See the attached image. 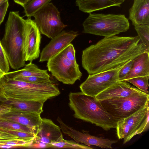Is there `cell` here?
<instances>
[{"label": "cell", "mask_w": 149, "mask_h": 149, "mask_svg": "<svg viewBox=\"0 0 149 149\" xmlns=\"http://www.w3.org/2000/svg\"><path fill=\"white\" fill-rule=\"evenodd\" d=\"M14 80L33 83H49L52 82L50 79L36 77H18Z\"/></svg>", "instance_id": "obj_29"}, {"label": "cell", "mask_w": 149, "mask_h": 149, "mask_svg": "<svg viewBox=\"0 0 149 149\" xmlns=\"http://www.w3.org/2000/svg\"><path fill=\"white\" fill-rule=\"evenodd\" d=\"M17 139H22L26 141L17 136L0 131V141Z\"/></svg>", "instance_id": "obj_32"}, {"label": "cell", "mask_w": 149, "mask_h": 149, "mask_svg": "<svg viewBox=\"0 0 149 149\" xmlns=\"http://www.w3.org/2000/svg\"><path fill=\"white\" fill-rule=\"evenodd\" d=\"M89 14L83 23L84 33L109 37L129 29L128 19L125 15Z\"/></svg>", "instance_id": "obj_6"}, {"label": "cell", "mask_w": 149, "mask_h": 149, "mask_svg": "<svg viewBox=\"0 0 149 149\" xmlns=\"http://www.w3.org/2000/svg\"><path fill=\"white\" fill-rule=\"evenodd\" d=\"M0 127L8 129L24 132L36 135L33 130L22 124L11 121L0 120Z\"/></svg>", "instance_id": "obj_24"}, {"label": "cell", "mask_w": 149, "mask_h": 149, "mask_svg": "<svg viewBox=\"0 0 149 149\" xmlns=\"http://www.w3.org/2000/svg\"><path fill=\"white\" fill-rule=\"evenodd\" d=\"M52 0H29L23 6L25 15L28 17H33L38 10Z\"/></svg>", "instance_id": "obj_22"}, {"label": "cell", "mask_w": 149, "mask_h": 149, "mask_svg": "<svg viewBox=\"0 0 149 149\" xmlns=\"http://www.w3.org/2000/svg\"><path fill=\"white\" fill-rule=\"evenodd\" d=\"M14 1L16 3L19 4L22 7L29 0H14Z\"/></svg>", "instance_id": "obj_34"}, {"label": "cell", "mask_w": 149, "mask_h": 149, "mask_svg": "<svg viewBox=\"0 0 149 149\" xmlns=\"http://www.w3.org/2000/svg\"><path fill=\"white\" fill-rule=\"evenodd\" d=\"M141 91L128 82L119 81L102 91L96 97L99 101L109 99L124 97Z\"/></svg>", "instance_id": "obj_15"}, {"label": "cell", "mask_w": 149, "mask_h": 149, "mask_svg": "<svg viewBox=\"0 0 149 149\" xmlns=\"http://www.w3.org/2000/svg\"><path fill=\"white\" fill-rule=\"evenodd\" d=\"M62 134L61 129L51 119L42 118L41 123L32 143L29 147L35 144L46 148V146L56 141Z\"/></svg>", "instance_id": "obj_13"}, {"label": "cell", "mask_w": 149, "mask_h": 149, "mask_svg": "<svg viewBox=\"0 0 149 149\" xmlns=\"http://www.w3.org/2000/svg\"><path fill=\"white\" fill-rule=\"evenodd\" d=\"M24 36V47L26 61L32 62L39 57L41 36L34 20L27 19Z\"/></svg>", "instance_id": "obj_11"}, {"label": "cell", "mask_w": 149, "mask_h": 149, "mask_svg": "<svg viewBox=\"0 0 149 149\" xmlns=\"http://www.w3.org/2000/svg\"></svg>", "instance_id": "obj_40"}, {"label": "cell", "mask_w": 149, "mask_h": 149, "mask_svg": "<svg viewBox=\"0 0 149 149\" xmlns=\"http://www.w3.org/2000/svg\"><path fill=\"white\" fill-rule=\"evenodd\" d=\"M133 59L131 60L126 63L121 69L119 74V81H123L132 67Z\"/></svg>", "instance_id": "obj_30"}, {"label": "cell", "mask_w": 149, "mask_h": 149, "mask_svg": "<svg viewBox=\"0 0 149 149\" xmlns=\"http://www.w3.org/2000/svg\"><path fill=\"white\" fill-rule=\"evenodd\" d=\"M0 131L17 136L26 141H33L36 135L22 131L10 130L0 127Z\"/></svg>", "instance_id": "obj_26"}, {"label": "cell", "mask_w": 149, "mask_h": 149, "mask_svg": "<svg viewBox=\"0 0 149 149\" xmlns=\"http://www.w3.org/2000/svg\"><path fill=\"white\" fill-rule=\"evenodd\" d=\"M123 66L118 68L89 74L87 79L79 86L81 92L87 95L96 97L119 81V72Z\"/></svg>", "instance_id": "obj_9"}, {"label": "cell", "mask_w": 149, "mask_h": 149, "mask_svg": "<svg viewBox=\"0 0 149 149\" xmlns=\"http://www.w3.org/2000/svg\"><path fill=\"white\" fill-rule=\"evenodd\" d=\"M100 101L109 113L119 120L148 105L149 94L141 91L127 97Z\"/></svg>", "instance_id": "obj_7"}, {"label": "cell", "mask_w": 149, "mask_h": 149, "mask_svg": "<svg viewBox=\"0 0 149 149\" xmlns=\"http://www.w3.org/2000/svg\"><path fill=\"white\" fill-rule=\"evenodd\" d=\"M69 105L74 112V117L91 123L108 131L116 128L119 120L109 113L95 97L82 92H71Z\"/></svg>", "instance_id": "obj_2"}, {"label": "cell", "mask_w": 149, "mask_h": 149, "mask_svg": "<svg viewBox=\"0 0 149 149\" xmlns=\"http://www.w3.org/2000/svg\"><path fill=\"white\" fill-rule=\"evenodd\" d=\"M149 111L147 112L144 119L134 133V136L137 134H140L148 129L149 127Z\"/></svg>", "instance_id": "obj_31"}, {"label": "cell", "mask_w": 149, "mask_h": 149, "mask_svg": "<svg viewBox=\"0 0 149 149\" xmlns=\"http://www.w3.org/2000/svg\"><path fill=\"white\" fill-rule=\"evenodd\" d=\"M5 97V95L3 91H0V99H2Z\"/></svg>", "instance_id": "obj_35"}, {"label": "cell", "mask_w": 149, "mask_h": 149, "mask_svg": "<svg viewBox=\"0 0 149 149\" xmlns=\"http://www.w3.org/2000/svg\"><path fill=\"white\" fill-rule=\"evenodd\" d=\"M77 31H62L51 40L42 49L39 61H48L69 44L78 35Z\"/></svg>", "instance_id": "obj_12"}, {"label": "cell", "mask_w": 149, "mask_h": 149, "mask_svg": "<svg viewBox=\"0 0 149 149\" xmlns=\"http://www.w3.org/2000/svg\"><path fill=\"white\" fill-rule=\"evenodd\" d=\"M147 76H149V52H144L133 59L132 68L123 81Z\"/></svg>", "instance_id": "obj_18"}, {"label": "cell", "mask_w": 149, "mask_h": 149, "mask_svg": "<svg viewBox=\"0 0 149 149\" xmlns=\"http://www.w3.org/2000/svg\"><path fill=\"white\" fill-rule=\"evenodd\" d=\"M41 119L40 114L12 109L0 117V120L22 124L33 130L36 133Z\"/></svg>", "instance_id": "obj_14"}, {"label": "cell", "mask_w": 149, "mask_h": 149, "mask_svg": "<svg viewBox=\"0 0 149 149\" xmlns=\"http://www.w3.org/2000/svg\"><path fill=\"white\" fill-rule=\"evenodd\" d=\"M27 23V19L20 16L18 11L10 12L1 41L10 67L14 70L25 65L24 36Z\"/></svg>", "instance_id": "obj_3"}, {"label": "cell", "mask_w": 149, "mask_h": 149, "mask_svg": "<svg viewBox=\"0 0 149 149\" xmlns=\"http://www.w3.org/2000/svg\"><path fill=\"white\" fill-rule=\"evenodd\" d=\"M129 12L128 19L134 26L149 25V0H134Z\"/></svg>", "instance_id": "obj_16"}, {"label": "cell", "mask_w": 149, "mask_h": 149, "mask_svg": "<svg viewBox=\"0 0 149 149\" xmlns=\"http://www.w3.org/2000/svg\"><path fill=\"white\" fill-rule=\"evenodd\" d=\"M8 6V1L0 5V25L3 20Z\"/></svg>", "instance_id": "obj_33"}, {"label": "cell", "mask_w": 149, "mask_h": 149, "mask_svg": "<svg viewBox=\"0 0 149 149\" xmlns=\"http://www.w3.org/2000/svg\"><path fill=\"white\" fill-rule=\"evenodd\" d=\"M149 76H147L131 78L125 81L132 84L141 91L149 94Z\"/></svg>", "instance_id": "obj_25"}, {"label": "cell", "mask_w": 149, "mask_h": 149, "mask_svg": "<svg viewBox=\"0 0 149 149\" xmlns=\"http://www.w3.org/2000/svg\"><path fill=\"white\" fill-rule=\"evenodd\" d=\"M33 17L40 33L51 39L58 35L66 26L61 21L59 11L51 3L46 4Z\"/></svg>", "instance_id": "obj_8"}, {"label": "cell", "mask_w": 149, "mask_h": 149, "mask_svg": "<svg viewBox=\"0 0 149 149\" xmlns=\"http://www.w3.org/2000/svg\"><path fill=\"white\" fill-rule=\"evenodd\" d=\"M33 141H26L22 139L0 141L1 145H9L19 147H29Z\"/></svg>", "instance_id": "obj_28"}, {"label": "cell", "mask_w": 149, "mask_h": 149, "mask_svg": "<svg viewBox=\"0 0 149 149\" xmlns=\"http://www.w3.org/2000/svg\"><path fill=\"white\" fill-rule=\"evenodd\" d=\"M4 76L8 79H14L15 78L26 77H36L50 79V76L47 70L39 68L32 62L25 64L22 69L12 72H8Z\"/></svg>", "instance_id": "obj_19"}, {"label": "cell", "mask_w": 149, "mask_h": 149, "mask_svg": "<svg viewBox=\"0 0 149 149\" xmlns=\"http://www.w3.org/2000/svg\"><path fill=\"white\" fill-rule=\"evenodd\" d=\"M5 101L6 100H4L0 99V102H5Z\"/></svg>", "instance_id": "obj_39"}, {"label": "cell", "mask_w": 149, "mask_h": 149, "mask_svg": "<svg viewBox=\"0 0 149 149\" xmlns=\"http://www.w3.org/2000/svg\"><path fill=\"white\" fill-rule=\"evenodd\" d=\"M0 91H4L1 81V78H0Z\"/></svg>", "instance_id": "obj_36"}, {"label": "cell", "mask_w": 149, "mask_h": 149, "mask_svg": "<svg viewBox=\"0 0 149 149\" xmlns=\"http://www.w3.org/2000/svg\"><path fill=\"white\" fill-rule=\"evenodd\" d=\"M126 0H76L79 10L89 13L113 6L120 7Z\"/></svg>", "instance_id": "obj_17"}, {"label": "cell", "mask_w": 149, "mask_h": 149, "mask_svg": "<svg viewBox=\"0 0 149 149\" xmlns=\"http://www.w3.org/2000/svg\"><path fill=\"white\" fill-rule=\"evenodd\" d=\"M7 1L8 0H0V5Z\"/></svg>", "instance_id": "obj_38"}, {"label": "cell", "mask_w": 149, "mask_h": 149, "mask_svg": "<svg viewBox=\"0 0 149 149\" xmlns=\"http://www.w3.org/2000/svg\"><path fill=\"white\" fill-rule=\"evenodd\" d=\"M46 148H71L74 149H92L93 148L85 145L78 143L75 141L63 139L62 134L56 141L47 145Z\"/></svg>", "instance_id": "obj_21"}, {"label": "cell", "mask_w": 149, "mask_h": 149, "mask_svg": "<svg viewBox=\"0 0 149 149\" xmlns=\"http://www.w3.org/2000/svg\"><path fill=\"white\" fill-rule=\"evenodd\" d=\"M47 66L52 76L65 84H74L80 80L82 75L76 61L75 49L71 43L47 61Z\"/></svg>", "instance_id": "obj_5"}, {"label": "cell", "mask_w": 149, "mask_h": 149, "mask_svg": "<svg viewBox=\"0 0 149 149\" xmlns=\"http://www.w3.org/2000/svg\"><path fill=\"white\" fill-rule=\"evenodd\" d=\"M149 111V105L132 114L118 121L116 133L119 139H123V143L129 142L144 119Z\"/></svg>", "instance_id": "obj_10"}, {"label": "cell", "mask_w": 149, "mask_h": 149, "mask_svg": "<svg viewBox=\"0 0 149 149\" xmlns=\"http://www.w3.org/2000/svg\"><path fill=\"white\" fill-rule=\"evenodd\" d=\"M10 106L11 109L41 114L43 112L44 103L38 101L6 100L3 102Z\"/></svg>", "instance_id": "obj_20"}, {"label": "cell", "mask_w": 149, "mask_h": 149, "mask_svg": "<svg viewBox=\"0 0 149 149\" xmlns=\"http://www.w3.org/2000/svg\"><path fill=\"white\" fill-rule=\"evenodd\" d=\"M5 73H4L3 72L0 70V78H2V77H3Z\"/></svg>", "instance_id": "obj_37"}, {"label": "cell", "mask_w": 149, "mask_h": 149, "mask_svg": "<svg viewBox=\"0 0 149 149\" xmlns=\"http://www.w3.org/2000/svg\"><path fill=\"white\" fill-rule=\"evenodd\" d=\"M138 36L141 41L145 52H149V25H141L134 26Z\"/></svg>", "instance_id": "obj_23"}, {"label": "cell", "mask_w": 149, "mask_h": 149, "mask_svg": "<svg viewBox=\"0 0 149 149\" xmlns=\"http://www.w3.org/2000/svg\"><path fill=\"white\" fill-rule=\"evenodd\" d=\"M0 69L5 74L10 70L9 63L0 40Z\"/></svg>", "instance_id": "obj_27"}, {"label": "cell", "mask_w": 149, "mask_h": 149, "mask_svg": "<svg viewBox=\"0 0 149 149\" xmlns=\"http://www.w3.org/2000/svg\"><path fill=\"white\" fill-rule=\"evenodd\" d=\"M144 52L138 36L104 37L82 51V65L92 74L122 67Z\"/></svg>", "instance_id": "obj_1"}, {"label": "cell", "mask_w": 149, "mask_h": 149, "mask_svg": "<svg viewBox=\"0 0 149 149\" xmlns=\"http://www.w3.org/2000/svg\"><path fill=\"white\" fill-rule=\"evenodd\" d=\"M1 81L7 100L35 101L44 103L48 99L60 94L52 82L33 83L14 79H8L3 76Z\"/></svg>", "instance_id": "obj_4"}]
</instances>
